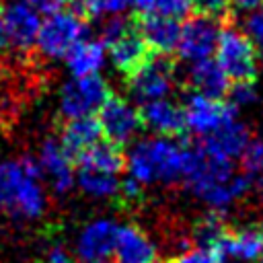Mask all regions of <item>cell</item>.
<instances>
[{
	"mask_svg": "<svg viewBox=\"0 0 263 263\" xmlns=\"http://www.w3.org/2000/svg\"><path fill=\"white\" fill-rule=\"evenodd\" d=\"M97 121L101 127V134L105 136L107 142L115 146L132 144L138 140L142 132V115L140 109L125 97L119 95H109L107 101L101 105L97 111Z\"/></svg>",
	"mask_w": 263,
	"mask_h": 263,
	"instance_id": "10",
	"label": "cell"
},
{
	"mask_svg": "<svg viewBox=\"0 0 263 263\" xmlns=\"http://www.w3.org/2000/svg\"><path fill=\"white\" fill-rule=\"evenodd\" d=\"M66 66L72 76H90L101 74V70L107 64V49L101 39L82 37L72 49L64 55Z\"/></svg>",
	"mask_w": 263,
	"mask_h": 263,
	"instance_id": "21",
	"label": "cell"
},
{
	"mask_svg": "<svg viewBox=\"0 0 263 263\" xmlns=\"http://www.w3.org/2000/svg\"><path fill=\"white\" fill-rule=\"evenodd\" d=\"M236 160L240 162V171L249 177L263 173V136H251Z\"/></svg>",
	"mask_w": 263,
	"mask_h": 263,
	"instance_id": "26",
	"label": "cell"
},
{
	"mask_svg": "<svg viewBox=\"0 0 263 263\" xmlns=\"http://www.w3.org/2000/svg\"><path fill=\"white\" fill-rule=\"evenodd\" d=\"M249 138H251V132H249L247 123L240 119V115L236 111L226 119V123L218 132H214L210 138L201 140L199 148H203L205 152L216 154L220 158L236 162V158H238V154H240V150H242V146L247 144Z\"/></svg>",
	"mask_w": 263,
	"mask_h": 263,
	"instance_id": "18",
	"label": "cell"
},
{
	"mask_svg": "<svg viewBox=\"0 0 263 263\" xmlns=\"http://www.w3.org/2000/svg\"><path fill=\"white\" fill-rule=\"evenodd\" d=\"M111 257L115 263H152L158 257V245L144 228L119 224Z\"/></svg>",
	"mask_w": 263,
	"mask_h": 263,
	"instance_id": "16",
	"label": "cell"
},
{
	"mask_svg": "<svg viewBox=\"0 0 263 263\" xmlns=\"http://www.w3.org/2000/svg\"><path fill=\"white\" fill-rule=\"evenodd\" d=\"M101 138L103 134L95 115L72 117V119H66V125L62 127L60 144L70 152V156H78L86 148L95 146Z\"/></svg>",
	"mask_w": 263,
	"mask_h": 263,
	"instance_id": "23",
	"label": "cell"
},
{
	"mask_svg": "<svg viewBox=\"0 0 263 263\" xmlns=\"http://www.w3.org/2000/svg\"><path fill=\"white\" fill-rule=\"evenodd\" d=\"M0 82H2V72H0Z\"/></svg>",
	"mask_w": 263,
	"mask_h": 263,
	"instance_id": "38",
	"label": "cell"
},
{
	"mask_svg": "<svg viewBox=\"0 0 263 263\" xmlns=\"http://www.w3.org/2000/svg\"><path fill=\"white\" fill-rule=\"evenodd\" d=\"M123 181V154L119 146L111 142H97L78 154L74 166V183L78 189L99 201H107L119 195Z\"/></svg>",
	"mask_w": 263,
	"mask_h": 263,
	"instance_id": "4",
	"label": "cell"
},
{
	"mask_svg": "<svg viewBox=\"0 0 263 263\" xmlns=\"http://www.w3.org/2000/svg\"><path fill=\"white\" fill-rule=\"evenodd\" d=\"M257 263H263V255H261V259H259V261H257Z\"/></svg>",
	"mask_w": 263,
	"mask_h": 263,
	"instance_id": "37",
	"label": "cell"
},
{
	"mask_svg": "<svg viewBox=\"0 0 263 263\" xmlns=\"http://www.w3.org/2000/svg\"><path fill=\"white\" fill-rule=\"evenodd\" d=\"M43 263H72V253H70L64 245L55 242V245H51V247L45 251Z\"/></svg>",
	"mask_w": 263,
	"mask_h": 263,
	"instance_id": "32",
	"label": "cell"
},
{
	"mask_svg": "<svg viewBox=\"0 0 263 263\" xmlns=\"http://www.w3.org/2000/svg\"><path fill=\"white\" fill-rule=\"evenodd\" d=\"M117 220L109 216H99L88 220L74 240V253L82 261H105L111 257L115 234H117Z\"/></svg>",
	"mask_w": 263,
	"mask_h": 263,
	"instance_id": "14",
	"label": "cell"
},
{
	"mask_svg": "<svg viewBox=\"0 0 263 263\" xmlns=\"http://www.w3.org/2000/svg\"><path fill=\"white\" fill-rule=\"evenodd\" d=\"M142 125H146L154 136H177L183 129L181 105L171 97L144 103L140 109Z\"/></svg>",
	"mask_w": 263,
	"mask_h": 263,
	"instance_id": "19",
	"label": "cell"
},
{
	"mask_svg": "<svg viewBox=\"0 0 263 263\" xmlns=\"http://www.w3.org/2000/svg\"><path fill=\"white\" fill-rule=\"evenodd\" d=\"M82 37H86V21L76 12L62 8L47 14L39 25L35 47L47 60H62Z\"/></svg>",
	"mask_w": 263,
	"mask_h": 263,
	"instance_id": "8",
	"label": "cell"
},
{
	"mask_svg": "<svg viewBox=\"0 0 263 263\" xmlns=\"http://www.w3.org/2000/svg\"><path fill=\"white\" fill-rule=\"evenodd\" d=\"M214 60L230 82L253 80L259 70L257 49L253 47L249 37L236 27L220 29Z\"/></svg>",
	"mask_w": 263,
	"mask_h": 263,
	"instance_id": "6",
	"label": "cell"
},
{
	"mask_svg": "<svg viewBox=\"0 0 263 263\" xmlns=\"http://www.w3.org/2000/svg\"><path fill=\"white\" fill-rule=\"evenodd\" d=\"M25 4H29L33 10H37L39 14H51V12H58L62 10L68 0H21Z\"/></svg>",
	"mask_w": 263,
	"mask_h": 263,
	"instance_id": "31",
	"label": "cell"
},
{
	"mask_svg": "<svg viewBox=\"0 0 263 263\" xmlns=\"http://www.w3.org/2000/svg\"><path fill=\"white\" fill-rule=\"evenodd\" d=\"M101 41L105 43L107 49V60L115 66L119 72H132L146 55L148 47L136 27L121 14L109 16L103 23L101 31Z\"/></svg>",
	"mask_w": 263,
	"mask_h": 263,
	"instance_id": "5",
	"label": "cell"
},
{
	"mask_svg": "<svg viewBox=\"0 0 263 263\" xmlns=\"http://www.w3.org/2000/svg\"><path fill=\"white\" fill-rule=\"evenodd\" d=\"M242 33L249 37V41L253 43L257 53L263 55V6H259L257 10L247 14V18L242 23Z\"/></svg>",
	"mask_w": 263,
	"mask_h": 263,
	"instance_id": "29",
	"label": "cell"
},
{
	"mask_svg": "<svg viewBox=\"0 0 263 263\" xmlns=\"http://www.w3.org/2000/svg\"><path fill=\"white\" fill-rule=\"evenodd\" d=\"M191 4L197 8V12L210 16H218L228 8V0H191Z\"/></svg>",
	"mask_w": 263,
	"mask_h": 263,
	"instance_id": "30",
	"label": "cell"
},
{
	"mask_svg": "<svg viewBox=\"0 0 263 263\" xmlns=\"http://www.w3.org/2000/svg\"><path fill=\"white\" fill-rule=\"evenodd\" d=\"M152 263H160V261H152Z\"/></svg>",
	"mask_w": 263,
	"mask_h": 263,
	"instance_id": "39",
	"label": "cell"
},
{
	"mask_svg": "<svg viewBox=\"0 0 263 263\" xmlns=\"http://www.w3.org/2000/svg\"><path fill=\"white\" fill-rule=\"evenodd\" d=\"M175 84H177L175 66L162 55H154V58L146 55L132 72H127V92L140 105L171 97Z\"/></svg>",
	"mask_w": 263,
	"mask_h": 263,
	"instance_id": "7",
	"label": "cell"
},
{
	"mask_svg": "<svg viewBox=\"0 0 263 263\" xmlns=\"http://www.w3.org/2000/svg\"><path fill=\"white\" fill-rule=\"evenodd\" d=\"M228 97H230V107L232 109H249L257 103L259 90L253 84V80H240V82H230L228 86Z\"/></svg>",
	"mask_w": 263,
	"mask_h": 263,
	"instance_id": "27",
	"label": "cell"
},
{
	"mask_svg": "<svg viewBox=\"0 0 263 263\" xmlns=\"http://www.w3.org/2000/svg\"><path fill=\"white\" fill-rule=\"evenodd\" d=\"M41 171V177L47 181V185L64 195L72 189L74 185V162L70 152L60 144V140L55 138H47L41 148H39V156L35 158Z\"/></svg>",
	"mask_w": 263,
	"mask_h": 263,
	"instance_id": "15",
	"label": "cell"
},
{
	"mask_svg": "<svg viewBox=\"0 0 263 263\" xmlns=\"http://www.w3.org/2000/svg\"><path fill=\"white\" fill-rule=\"evenodd\" d=\"M187 82L193 88V92L222 99L230 86V80L222 72V68L216 64L214 58L189 64L187 68Z\"/></svg>",
	"mask_w": 263,
	"mask_h": 263,
	"instance_id": "22",
	"label": "cell"
},
{
	"mask_svg": "<svg viewBox=\"0 0 263 263\" xmlns=\"http://www.w3.org/2000/svg\"><path fill=\"white\" fill-rule=\"evenodd\" d=\"M220 35V25L216 16L197 12L195 16L187 18L179 29V39L175 45V51L179 60H183L187 66L214 58L216 43Z\"/></svg>",
	"mask_w": 263,
	"mask_h": 263,
	"instance_id": "11",
	"label": "cell"
},
{
	"mask_svg": "<svg viewBox=\"0 0 263 263\" xmlns=\"http://www.w3.org/2000/svg\"><path fill=\"white\" fill-rule=\"evenodd\" d=\"M134 4L142 14H158L177 21L185 18L193 8L191 0H134Z\"/></svg>",
	"mask_w": 263,
	"mask_h": 263,
	"instance_id": "24",
	"label": "cell"
},
{
	"mask_svg": "<svg viewBox=\"0 0 263 263\" xmlns=\"http://www.w3.org/2000/svg\"><path fill=\"white\" fill-rule=\"evenodd\" d=\"M228 6L236 8L238 12H253L259 6H263V0H228Z\"/></svg>",
	"mask_w": 263,
	"mask_h": 263,
	"instance_id": "33",
	"label": "cell"
},
{
	"mask_svg": "<svg viewBox=\"0 0 263 263\" xmlns=\"http://www.w3.org/2000/svg\"><path fill=\"white\" fill-rule=\"evenodd\" d=\"M8 41H6V31H4V18H2V2H0V49H6Z\"/></svg>",
	"mask_w": 263,
	"mask_h": 263,
	"instance_id": "35",
	"label": "cell"
},
{
	"mask_svg": "<svg viewBox=\"0 0 263 263\" xmlns=\"http://www.w3.org/2000/svg\"><path fill=\"white\" fill-rule=\"evenodd\" d=\"M249 193H253L255 199H257V203L263 208V173L251 177V189H249Z\"/></svg>",
	"mask_w": 263,
	"mask_h": 263,
	"instance_id": "34",
	"label": "cell"
},
{
	"mask_svg": "<svg viewBox=\"0 0 263 263\" xmlns=\"http://www.w3.org/2000/svg\"><path fill=\"white\" fill-rule=\"evenodd\" d=\"M80 263H109V261H107V259H105V261H82V259H80Z\"/></svg>",
	"mask_w": 263,
	"mask_h": 263,
	"instance_id": "36",
	"label": "cell"
},
{
	"mask_svg": "<svg viewBox=\"0 0 263 263\" xmlns=\"http://www.w3.org/2000/svg\"><path fill=\"white\" fill-rule=\"evenodd\" d=\"M226 228H224V224H222V220L218 218V214H210V216H205V218H201L197 224H195V228H193V240H195V245H203V247H220V242H222V238L226 236Z\"/></svg>",
	"mask_w": 263,
	"mask_h": 263,
	"instance_id": "25",
	"label": "cell"
},
{
	"mask_svg": "<svg viewBox=\"0 0 263 263\" xmlns=\"http://www.w3.org/2000/svg\"><path fill=\"white\" fill-rule=\"evenodd\" d=\"M218 251L224 257V263H257L263 255V228L257 224H247L226 232Z\"/></svg>",
	"mask_w": 263,
	"mask_h": 263,
	"instance_id": "17",
	"label": "cell"
},
{
	"mask_svg": "<svg viewBox=\"0 0 263 263\" xmlns=\"http://www.w3.org/2000/svg\"><path fill=\"white\" fill-rule=\"evenodd\" d=\"M189 162V148L181 146L173 136H148L134 140L123 156V173L127 181L140 189L152 185H175L183 181Z\"/></svg>",
	"mask_w": 263,
	"mask_h": 263,
	"instance_id": "2",
	"label": "cell"
},
{
	"mask_svg": "<svg viewBox=\"0 0 263 263\" xmlns=\"http://www.w3.org/2000/svg\"><path fill=\"white\" fill-rule=\"evenodd\" d=\"M181 23L177 18L158 16V14H142V21L138 25V31L146 43L148 49H154L156 53H171L175 51L177 39H179Z\"/></svg>",
	"mask_w": 263,
	"mask_h": 263,
	"instance_id": "20",
	"label": "cell"
},
{
	"mask_svg": "<svg viewBox=\"0 0 263 263\" xmlns=\"http://www.w3.org/2000/svg\"><path fill=\"white\" fill-rule=\"evenodd\" d=\"M183 111V129L193 134L199 142L210 138L214 132H218L226 119L236 113L230 105H224L216 97H205L199 92H191L185 103L181 105Z\"/></svg>",
	"mask_w": 263,
	"mask_h": 263,
	"instance_id": "12",
	"label": "cell"
},
{
	"mask_svg": "<svg viewBox=\"0 0 263 263\" xmlns=\"http://www.w3.org/2000/svg\"><path fill=\"white\" fill-rule=\"evenodd\" d=\"M47 197L39 164L31 156L0 164V210L18 220H35L45 212Z\"/></svg>",
	"mask_w": 263,
	"mask_h": 263,
	"instance_id": "3",
	"label": "cell"
},
{
	"mask_svg": "<svg viewBox=\"0 0 263 263\" xmlns=\"http://www.w3.org/2000/svg\"><path fill=\"white\" fill-rule=\"evenodd\" d=\"M2 18H4V31L8 47L16 49L18 53H27L35 47V39L39 33V12L33 10L29 4L14 0L8 4H2Z\"/></svg>",
	"mask_w": 263,
	"mask_h": 263,
	"instance_id": "13",
	"label": "cell"
},
{
	"mask_svg": "<svg viewBox=\"0 0 263 263\" xmlns=\"http://www.w3.org/2000/svg\"><path fill=\"white\" fill-rule=\"evenodd\" d=\"M109 95H111L109 84L101 74L72 76L60 88L58 109L64 115V119L95 115Z\"/></svg>",
	"mask_w": 263,
	"mask_h": 263,
	"instance_id": "9",
	"label": "cell"
},
{
	"mask_svg": "<svg viewBox=\"0 0 263 263\" xmlns=\"http://www.w3.org/2000/svg\"><path fill=\"white\" fill-rule=\"evenodd\" d=\"M183 183L191 195L214 214L234 208L251 189V177L238 171L234 160L210 154L199 146L189 150Z\"/></svg>",
	"mask_w": 263,
	"mask_h": 263,
	"instance_id": "1",
	"label": "cell"
},
{
	"mask_svg": "<svg viewBox=\"0 0 263 263\" xmlns=\"http://www.w3.org/2000/svg\"><path fill=\"white\" fill-rule=\"evenodd\" d=\"M175 263H224V257L216 247H203V245H191L179 251Z\"/></svg>",
	"mask_w": 263,
	"mask_h": 263,
	"instance_id": "28",
	"label": "cell"
}]
</instances>
